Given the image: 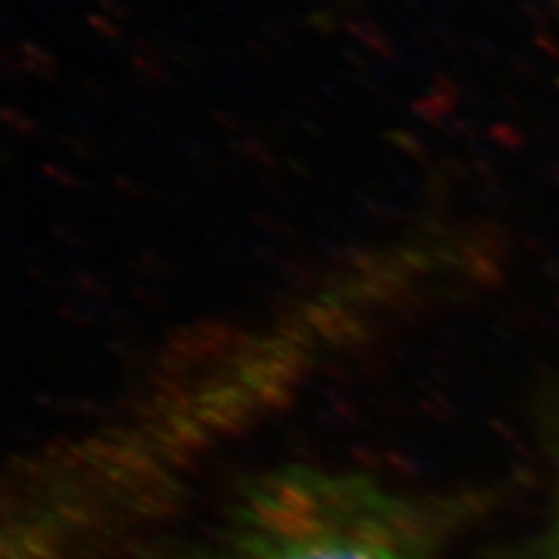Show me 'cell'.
Masks as SVG:
<instances>
[{"mask_svg": "<svg viewBox=\"0 0 559 559\" xmlns=\"http://www.w3.org/2000/svg\"><path fill=\"white\" fill-rule=\"evenodd\" d=\"M215 559H427V532L369 483L292 474L242 506Z\"/></svg>", "mask_w": 559, "mask_h": 559, "instance_id": "obj_1", "label": "cell"}, {"mask_svg": "<svg viewBox=\"0 0 559 559\" xmlns=\"http://www.w3.org/2000/svg\"><path fill=\"white\" fill-rule=\"evenodd\" d=\"M5 55L16 61V70H22V73L43 78V80H57L59 78L57 59L51 57L49 51L40 45L24 40V43L16 45V57H12L10 51H5Z\"/></svg>", "mask_w": 559, "mask_h": 559, "instance_id": "obj_2", "label": "cell"}, {"mask_svg": "<svg viewBox=\"0 0 559 559\" xmlns=\"http://www.w3.org/2000/svg\"><path fill=\"white\" fill-rule=\"evenodd\" d=\"M347 31L359 38V43H364L369 49H373L378 57L382 59H392L396 55L394 43L388 33H384L378 24L373 22H349Z\"/></svg>", "mask_w": 559, "mask_h": 559, "instance_id": "obj_3", "label": "cell"}, {"mask_svg": "<svg viewBox=\"0 0 559 559\" xmlns=\"http://www.w3.org/2000/svg\"><path fill=\"white\" fill-rule=\"evenodd\" d=\"M448 90H450V84L445 86L443 78H439V80H436V90L431 94L413 100V105H411L413 112L417 117L431 121V124H436V121H439L441 117H445L448 110H450L448 96H452V94H448Z\"/></svg>", "mask_w": 559, "mask_h": 559, "instance_id": "obj_4", "label": "cell"}, {"mask_svg": "<svg viewBox=\"0 0 559 559\" xmlns=\"http://www.w3.org/2000/svg\"><path fill=\"white\" fill-rule=\"evenodd\" d=\"M388 140H390V143H392L396 150L411 154L413 159H417V162H425V159H427L429 152H427L423 140H419L417 135H413V133H408V131H392V133L388 135Z\"/></svg>", "mask_w": 559, "mask_h": 559, "instance_id": "obj_5", "label": "cell"}, {"mask_svg": "<svg viewBox=\"0 0 559 559\" xmlns=\"http://www.w3.org/2000/svg\"><path fill=\"white\" fill-rule=\"evenodd\" d=\"M240 152L248 156V159L261 164L264 168L277 166V156L264 143H259V140H242Z\"/></svg>", "mask_w": 559, "mask_h": 559, "instance_id": "obj_6", "label": "cell"}, {"mask_svg": "<svg viewBox=\"0 0 559 559\" xmlns=\"http://www.w3.org/2000/svg\"><path fill=\"white\" fill-rule=\"evenodd\" d=\"M3 119H5V124H8L10 129H14L16 133L31 135V138L38 135V121L31 119L28 115H24L22 110L5 108V110H3Z\"/></svg>", "mask_w": 559, "mask_h": 559, "instance_id": "obj_7", "label": "cell"}, {"mask_svg": "<svg viewBox=\"0 0 559 559\" xmlns=\"http://www.w3.org/2000/svg\"><path fill=\"white\" fill-rule=\"evenodd\" d=\"M90 26L100 35L105 40H119L121 38V28L112 20V16H103V14H92L90 16Z\"/></svg>", "mask_w": 559, "mask_h": 559, "instance_id": "obj_8", "label": "cell"}, {"mask_svg": "<svg viewBox=\"0 0 559 559\" xmlns=\"http://www.w3.org/2000/svg\"><path fill=\"white\" fill-rule=\"evenodd\" d=\"M45 175L47 178H51L55 182H59L61 187H66V189H73V187H78V178L70 170H66L63 166H51V164H47L45 166Z\"/></svg>", "mask_w": 559, "mask_h": 559, "instance_id": "obj_9", "label": "cell"}, {"mask_svg": "<svg viewBox=\"0 0 559 559\" xmlns=\"http://www.w3.org/2000/svg\"><path fill=\"white\" fill-rule=\"evenodd\" d=\"M100 8L108 12V16H112L115 22H129V16L133 14L131 8L119 3V0H100Z\"/></svg>", "mask_w": 559, "mask_h": 559, "instance_id": "obj_10", "label": "cell"}, {"mask_svg": "<svg viewBox=\"0 0 559 559\" xmlns=\"http://www.w3.org/2000/svg\"><path fill=\"white\" fill-rule=\"evenodd\" d=\"M310 26L312 28H318V31H322L324 35H331L336 31V24H334V20H331V14L329 12H322V14H314V16H310Z\"/></svg>", "mask_w": 559, "mask_h": 559, "instance_id": "obj_11", "label": "cell"}, {"mask_svg": "<svg viewBox=\"0 0 559 559\" xmlns=\"http://www.w3.org/2000/svg\"><path fill=\"white\" fill-rule=\"evenodd\" d=\"M115 182L119 185V189L121 191H127V194H133V197H143V194H140V185L135 182V180H124V178H115Z\"/></svg>", "mask_w": 559, "mask_h": 559, "instance_id": "obj_12", "label": "cell"}, {"mask_svg": "<svg viewBox=\"0 0 559 559\" xmlns=\"http://www.w3.org/2000/svg\"><path fill=\"white\" fill-rule=\"evenodd\" d=\"M555 559H559V548H557V557Z\"/></svg>", "mask_w": 559, "mask_h": 559, "instance_id": "obj_13", "label": "cell"}]
</instances>
